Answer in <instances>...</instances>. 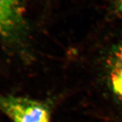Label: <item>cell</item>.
Listing matches in <instances>:
<instances>
[{"mask_svg": "<svg viewBox=\"0 0 122 122\" xmlns=\"http://www.w3.org/2000/svg\"><path fill=\"white\" fill-rule=\"evenodd\" d=\"M25 29L24 9L20 0H0V36L15 40Z\"/></svg>", "mask_w": 122, "mask_h": 122, "instance_id": "cell-2", "label": "cell"}, {"mask_svg": "<svg viewBox=\"0 0 122 122\" xmlns=\"http://www.w3.org/2000/svg\"><path fill=\"white\" fill-rule=\"evenodd\" d=\"M109 86L122 100V44L112 47L106 61Z\"/></svg>", "mask_w": 122, "mask_h": 122, "instance_id": "cell-3", "label": "cell"}, {"mask_svg": "<svg viewBox=\"0 0 122 122\" xmlns=\"http://www.w3.org/2000/svg\"><path fill=\"white\" fill-rule=\"evenodd\" d=\"M0 111L12 122H50L47 104L28 98L0 94Z\"/></svg>", "mask_w": 122, "mask_h": 122, "instance_id": "cell-1", "label": "cell"}, {"mask_svg": "<svg viewBox=\"0 0 122 122\" xmlns=\"http://www.w3.org/2000/svg\"><path fill=\"white\" fill-rule=\"evenodd\" d=\"M113 1L118 12L122 14V0H113Z\"/></svg>", "mask_w": 122, "mask_h": 122, "instance_id": "cell-4", "label": "cell"}]
</instances>
